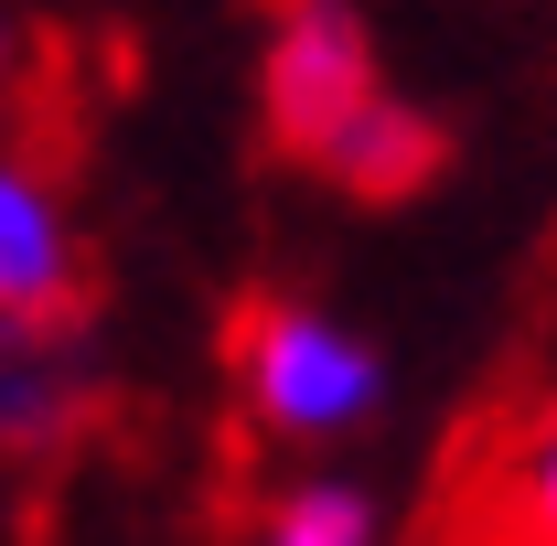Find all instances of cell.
I'll return each mask as SVG.
<instances>
[{
	"mask_svg": "<svg viewBox=\"0 0 557 546\" xmlns=\"http://www.w3.org/2000/svg\"><path fill=\"white\" fill-rule=\"evenodd\" d=\"M75 300H97V289L75 269L54 204L33 194L22 161H0V311H75Z\"/></svg>",
	"mask_w": 557,
	"mask_h": 546,
	"instance_id": "5b68a950",
	"label": "cell"
},
{
	"mask_svg": "<svg viewBox=\"0 0 557 546\" xmlns=\"http://www.w3.org/2000/svg\"><path fill=\"white\" fill-rule=\"evenodd\" d=\"M515 546H557V429L536 439V461L515 482Z\"/></svg>",
	"mask_w": 557,
	"mask_h": 546,
	"instance_id": "52a82bcc",
	"label": "cell"
},
{
	"mask_svg": "<svg viewBox=\"0 0 557 546\" xmlns=\"http://www.w3.org/2000/svg\"><path fill=\"white\" fill-rule=\"evenodd\" d=\"M225 353H236V375H247V408L269 418V429H289V439L354 429V418L375 408V353H364L344 322L300 311V300H236Z\"/></svg>",
	"mask_w": 557,
	"mask_h": 546,
	"instance_id": "6da1fadb",
	"label": "cell"
},
{
	"mask_svg": "<svg viewBox=\"0 0 557 546\" xmlns=\"http://www.w3.org/2000/svg\"><path fill=\"white\" fill-rule=\"evenodd\" d=\"M269 546H364V493L322 482V493H289L269 514Z\"/></svg>",
	"mask_w": 557,
	"mask_h": 546,
	"instance_id": "8992f818",
	"label": "cell"
},
{
	"mask_svg": "<svg viewBox=\"0 0 557 546\" xmlns=\"http://www.w3.org/2000/svg\"><path fill=\"white\" fill-rule=\"evenodd\" d=\"M108 364H97V300L75 311H0V461H65L75 439H97Z\"/></svg>",
	"mask_w": 557,
	"mask_h": 546,
	"instance_id": "3957f363",
	"label": "cell"
},
{
	"mask_svg": "<svg viewBox=\"0 0 557 546\" xmlns=\"http://www.w3.org/2000/svg\"><path fill=\"white\" fill-rule=\"evenodd\" d=\"M269 75H258V97H269V150L278 161H300V172H322L333 161V139L386 97L375 86V54H364V22H354L344 0H269Z\"/></svg>",
	"mask_w": 557,
	"mask_h": 546,
	"instance_id": "7a4b0ae2",
	"label": "cell"
},
{
	"mask_svg": "<svg viewBox=\"0 0 557 546\" xmlns=\"http://www.w3.org/2000/svg\"><path fill=\"white\" fill-rule=\"evenodd\" d=\"M440 161H450V129H440V119H418L408 97H375V108L333 139L322 183H344L354 204H408V194L440 183Z\"/></svg>",
	"mask_w": 557,
	"mask_h": 546,
	"instance_id": "277c9868",
	"label": "cell"
},
{
	"mask_svg": "<svg viewBox=\"0 0 557 546\" xmlns=\"http://www.w3.org/2000/svg\"><path fill=\"white\" fill-rule=\"evenodd\" d=\"M0 65H11V44H0Z\"/></svg>",
	"mask_w": 557,
	"mask_h": 546,
	"instance_id": "ba28073f",
	"label": "cell"
}]
</instances>
